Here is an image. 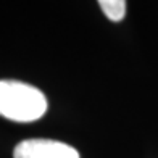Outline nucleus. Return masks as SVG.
<instances>
[{
  "label": "nucleus",
  "instance_id": "obj_2",
  "mask_svg": "<svg viewBox=\"0 0 158 158\" xmlns=\"http://www.w3.org/2000/svg\"><path fill=\"white\" fill-rule=\"evenodd\" d=\"M13 158H79L74 147L52 139H26L13 150Z\"/></svg>",
  "mask_w": 158,
  "mask_h": 158
},
{
  "label": "nucleus",
  "instance_id": "obj_3",
  "mask_svg": "<svg viewBox=\"0 0 158 158\" xmlns=\"http://www.w3.org/2000/svg\"><path fill=\"white\" fill-rule=\"evenodd\" d=\"M98 5L110 21H121L126 15L124 0H100Z\"/></svg>",
  "mask_w": 158,
  "mask_h": 158
},
{
  "label": "nucleus",
  "instance_id": "obj_1",
  "mask_svg": "<svg viewBox=\"0 0 158 158\" xmlns=\"http://www.w3.org/2000/svg\"><path fill=\"white\" fill-rule=\"evenodd\" d=\"M47 111L44 92L21 81H0V116L16 123H32Z\"/></svg>",
  "mask_w": 158,
  "mask_h": 158
}]
</instances>
